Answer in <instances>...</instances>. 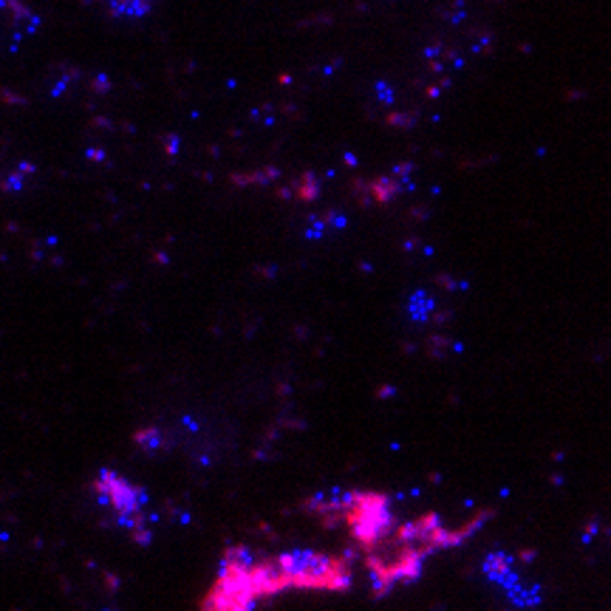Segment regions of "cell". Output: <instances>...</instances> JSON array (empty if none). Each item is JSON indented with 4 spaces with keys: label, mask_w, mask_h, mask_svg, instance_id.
<instances>
[{
    "label": "cell",
    "mask_w": 611,
    "mask_h": 611,
    "mask_svg": "<svg viewBox=\"0 0 611 611\" xmlns=\"http://www.w3.org/2000/svg\"><path fill=\"white\" fill-rule=\"evenodd\" d=\"M461 535L444 529L436 519H422L408 524H391L365 544L368 549V569L373 575V586L383 592L393 583L408 580L422 569V560L439 547L456 544Z\"/></svg>",
    "instance_id": "obj_1"
},
{
    "label": "cell",
    "mask_w": 611,
    "mask_h": 611,
    "mask_svg": "<svg viewBox=\"0 0 611 611\" xmlns=\"http://www.w3.org/2000/svg\"><path fill=\"white\" fill-rule=\"evenodd\" d=\"M280 563H284L286 583L289 589H328L337 592L345 589L351 583V569L348 563L323 552L312 549H292L280 552Z\"/></svg>",
    "instance_id": "obj_2"
},
{
    "label": "cell",
    "mask_w": 611,
    "mask_h": 611,
    "mask_svg": "<svg viewBox=\"0 0 611 611\" xmlns=\"http://www.w3.org/2000/svg\"><path fill=\"white\" fill-rule=\"evenodd\" d=\"M484 572L496 580L515 603H521V606H535L538 603V589H535V586H527L521 580V575L512 569V563H509L507 555H501V552L490 555L487 563H484Z\"/></svg>",
    "instance_id": "obj_3"
}]
</instances>
